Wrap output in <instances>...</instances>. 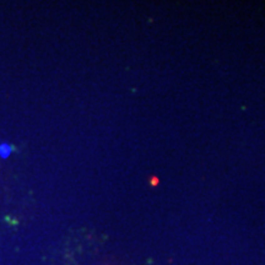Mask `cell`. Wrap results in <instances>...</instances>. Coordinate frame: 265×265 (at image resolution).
Masks as SVG:
<instances>
[{
	"label": "cell",
	"mask_w": 265,
	"mask_h": 265,
	"mask_svg": "<svg viewBox=\"0 0 265 265\" xmlns=\"http://www.w3.org/2000/svg\"><path fill=\"white\" fill-rule=\"evenodd\" d=\"M10 151H11V148H10L9 145H6V144H2V145L0 146V155H1L2 157H8V156L10 155Z\"/></svg>",
	"instance_id": "cell-1"
}]
</instances>
